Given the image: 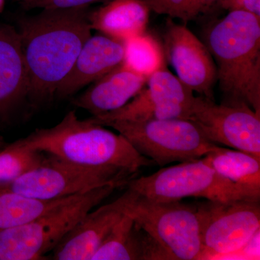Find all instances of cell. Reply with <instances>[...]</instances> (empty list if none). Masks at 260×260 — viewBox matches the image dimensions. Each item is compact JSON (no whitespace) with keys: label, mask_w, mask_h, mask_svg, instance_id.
I'll return each instance as SVG.
<instances>
[{"label":"cell","mask_w":260,"mask_h":260,"mask_svg":"<svg viewBox=\"0 0 260 260\" xmlns=\"http://www.w3.org/2000/svg\"><path fill=\"white\" fill-rule=\"evenodd\" d=\"M89 7L42 9L23 17L18 29L28 76L32 106L47 102L73 68L91 37Z\"/></svg>","instance_id":"obj_1"},{"label":"cell","mask_w":260,"mask_h":260,"mask_svg":"<svg viewBox=\"0 0 260 260\" xmlns=\"http://www.w3.org/2000/svg\"><path fill=\"white\" fill-rule=\"evenodd\" d=\"M205 40L216 66L223 103L246 104L260 114V18L229 12L206 29Z\"/></svg>","instance_id":"obj_2"},{"label":"cell","mask_w":260,"mask_h":260,"mask_svg":"<svg viewBox=\"0 0 260 260\" xmlns=\"http://www.w3.org/2000/svg\"><path fill=\"white\" fill-rule=\"evenodd\" d=\"M20 140L29 148L85 167L121 168L138 174L155 164L122 135L90 119L80 120L75 111L56 125L36 129Z\"/></svg>","instance_id":"obj_3"},{"label":"cell","mask_w":260,"mask_h":260,"mask_svg":"<svg viewBox=\"0 0 260 260\" xmlns=\"http://www.w3.org/2000/svg\"><path fill=\"white\" fill-rule=\"evenodd\" d=\"M116 189L104 186L73 195L31 221L0 232V260L43 259Z\"/></svg>","instance_id":"obj_4"},{"label":"cell","mask_w":260,"mask_h":260,"mask_svg":"<svg viewBox=\"0 0 260 260\" xmlns=\"http://www.w3.org/2000/svg\"><path fill=\"white\" fill-rule=\"evenodd\" d=\"M126 186L142 196L160 202L180 201L191 197L215 202L260 200V190L228 180L205 157L162 168L149 176L133 178Z\"/></svg>","instance_id":"obj_5"},{"label":"cell","mask_w":260,"mask_h":260,"mask_svg":"<svg viewBox=\"0 0 260 260\" xmlns=\"http://www.w3.org/2000/svg\"><path fill=\"white\" fill-rule=\"evenodd\" d=\"M100 125L116 130L140 155L162 167L203 158L218 146L189 119L116 120Z\"/></svg>","instance_id":"obj_6"},{"label":"cell","mask_w":260,"mask_h":260,"mask_svg":"<svg viewBox=\"0 0 260 260\" xmlns=\"http://www.w3.org/2000/svg\"><path fill=\"white\" fill-rule=\"evenodd\" d=\"M137 176L121 168L85 167L45 153L37 167L0 188L35 199L53 200L101 186L124 187Z\"/></svg>","instance_id":"obj_7"},{"label":"cell","mask_w":260,"mask_h":260,"mask_svg":"<svg viewBox=\"0 0 260 260\" xmlns=\"http://www.w3.org/2000/svg\"><path fill=\"white\" fill-rule=\"evenodd\" d=\"M126 213L160 246L169 259H205L196 207L180 201H156L134 191Z\"/></svg>","instance_id":"obj_8"},{"label":"cell","mask_w":260,"mask_h":260,"mask_svg":"<svg viewBox=\"0 0 260 260\" xmlns=\"http://www.w3.org/2000/svg\"><path fill=\"white\" fill-rule=\"evenodd\" d=\"M207 257L242 251L259 232V201H209L196 206Z\"/></svg>","instance_id":"obj_9"},{"label":"cell","mask_w":260,"mask_h":260,"mask_svg":"<svg viewBox=\"0 0 260 260\" xmlns=\"http://www.w3.org/2000/svg\"><path fill=\"white\" fill-rule=\"evenodd\" d=\"M189 120L214 144L260 158V114L246 104H217L203 95H194Z\"/></svg>","instance_id":"obj_10"},{"label":"cell","mask_w":260,"mask_h":260,"mask_svg":"<svg viewBox=\"0 0 260 260\" xmlns=\"http://www.w3.org/2000/svg\"><path fill=\"white\" fill-rule=\"evenodd\" d=\"M194 97L191 89L164 68L150 75L144 88L124 107L89 119L98 124L116 120L189 119Z\"/></svg>","instance_id":"obj_11"},{"label":"cell","mask_w":260,"mask_h":260,"mask_svg":"<svg viewBox=\"0 0 260 260\" xmlns=\"http://www.w3.org/2000/svg\"><path fill=\"white\" fill-rule=\"evenodd\" d=\"M162 48L181 83L200 95L214 100L216 66L209 49L186 25L167 21Z\"/></svg>","instance_id":"obj_12"},{"label":"cell","mask_w":260,"mask_h":260,"mask_svg":"<svg viewBox=\"0 0 260 260\" xmlns=\"http://www.w3.org/2000/svg\"><path fill=\"white\" fill-rule=\"evenodd\" d=\"M134 191L127 188L119 198L90 210L52 250L56 260H91L116 224L125 215Z\"/></svg>","instance_id":"obj_13"},{"label":"cell","mask_w":260,"mask_h":260,"mask_svg":"<svg viewBox=\"0 0 260 260\" xmlns=\"http://www.w3.org/2000/svg\"><path fill=\"white\" fill-rule=\"evenodd\" d=\"M122 42L103 34L91 36L84 44L73 68L56 90L59 98L74 95L84 87L122 64Z\"/></svg>","instance_id":"obj_14"},{"label":"cell","mask_w":260,"mask_h":260,"mask_svg":"<svg viewBox=\"0 0 260 260\" xmlns=\"http://www.w3.org/2000/svg\"><path fill=\"white\" fill-rule=\"evenodd\" d=\"M28 76L18 29L0 23V119L28 99Z\"/></svg>","instance_id":"obj_15"},{"label":"cell","mask_w":260,"mask_h":260,"mask_svg":"<svg viewBox=\"0 0 260 260\" xmlns=\"http://www.w3.org/2000/svg\"><path fill=\"white\" fill-rule=\"evenodd\" d=\"M146 82V78L121 64L73 98L72 104L93 116L102 115L126 105L144 88Z\"/></svg>","instance_id":"obj_16"},{"label":"cell","mask_w":260,"mask_h":260,"mask_svg":"<svg viewBox=\"0 0 260 260\" xmlns=\"http://www.w3.org/2000/svg\"><path fill=\"white\" fill-rule=\"evenodd\" d=\"M146 259H169V257L134 219L125 213L91 260Z\"/></svg>","instance_id":"obj_17"},{"label":"cell","mask_w":260,"mask_h":260,"mask_svg":"<svg viewBox=\"0 0 260 260\" xmlns=\"http://www.w3.org/2000/svg\"><path fill=\"white\" fill-rule=\"evenodd\" d=\"M150 11L145 0H110L90 10L88 20L92 30L123 42L146 30Z\"/></svg>","instance_id":"obj_18"},{"label":"cell","mask_w":260,"mask_h":260,"mask_svg":"<svg viewBox=\"0 0 260 260\" xmlns=\"http://www.w3.org/2000/svg\"><path fill=\"white\" fill-rule=\"evenodd\" d=\"M204 157L208 164L228 180L260 190V158L245 152L220 146Z\"/></svg>","instance_id":"obj_19"},{"label":"cell","mask_w":260,"mask_h":260,"mask_svg":"<svg viewBox=\"0 0 260 260\" xmlns=\"http://www.w3.org/2000/svg\"><path fill=\"white\" fill-rule=\"evenodd\" d=\"M126 68L147 79L159 70L167 68V61L161 43L144 32L122 42Z\"/></svg>","instance_id":"obj_20"},{"label":"cell","mask_w":260,"mask_h":260,"mask_svg":"<svg viewBox=\"0 0 260 260\" xmlns=\"http://www.w3.org/2000/svg\"><path fill=\"white\" fill-rule=\"evenodd\" d=\"M66 198L41 200L0 188V232L31 221Z\"/></svg>","instance_id":"obj_21"},{"label":"cell","mask_w":260,"mask_h":260,"mask_svg":"<svg viewBox=\"0 0 260 260\" xmlns=\"http://www.w3.org/2000/svg\"><path fill=\"white\" fill-rule=\"evenodd\" d=\"M45 153L24 145L21 140L0 150V186L10 184L37 167Z\"/></svg>","instance_id":"obj_22"},{"label":"cell","mask_w":260,"mask_h":260,"mask_svg":"<svg viewBox=\"0 0 260 260\" xmlns=\"http://www.w3.org/2000/svg\"><path fill=\"white\" fill-rule=\"evenodd\" d=\"M151 11L178 18L184 23L206 14L218 0H145Z\"/></svg>","instance_id":"obj_23"},{"label":"cell","mask_w":260,"mask_h":260,"mask_svg":"<svg viewBox=\"0 0 260 260\" xmlns=\"http://www.w3.org/2000/svg\"><path fill=\"white\" fill-rule=\"evenodd\" d=\"M217 6L229 12H246L260 18V0H218Z\"/></svg>","instance_id":"obj_24"},{"label":"cell","mask_w":260,"mask_h":260,"mask_svg":"<svg viewBox=\"0 0 260 260\" xmlns=\"http://www.w3.org/2000/svg\"><path fill=\"white\" fill-rule=\"evenodd\" d=\"M110 0H42L34 8L42 9H58V8H80L90 7L96 3H105Z\"/></svg>","instance_id":"obj_25"},{"label":"cell","mask_w":260,"mask_h":260,"mask_svg":"<svg viewBox=\"0 0 260 260\" xmlns=\"http://www.w3.org/2000/svg\"><path fill=\"white\" fill-rule=\"evenodd\" d=\"M24 8H27V9H32L34 8L37 3L39 2L42 1V0H17Z\"/></svg>","instance_id":"obj_26"},{"label":"cell","mask_w":260,"mask_h":260,"mask_svg":"<svg viewBox=\"0 0 260 260\" xmlns=\"http://www.w3.org/2000/svg\"><path fill=\"white\" fill-rule=\"evenodd\" d=\"M5 0H0V13L3 12L4 9Z\"/></svg>","instance_id":"obj_27"},{"label":"cell","mask_w":260,"mask_h":260,"mask_svg":"<svg viewBox=\"0 0 260 260\" xmlns=\"http://www.w3.org/2000/svg\"><path fill=\"white\" fill-rule=\"evenodd\" d=\"M5 145V141L4 140H3V138H2L1 136H0V148H3V146Z\"/></svg>","instance_id":"obj_28"}]
</instances>
